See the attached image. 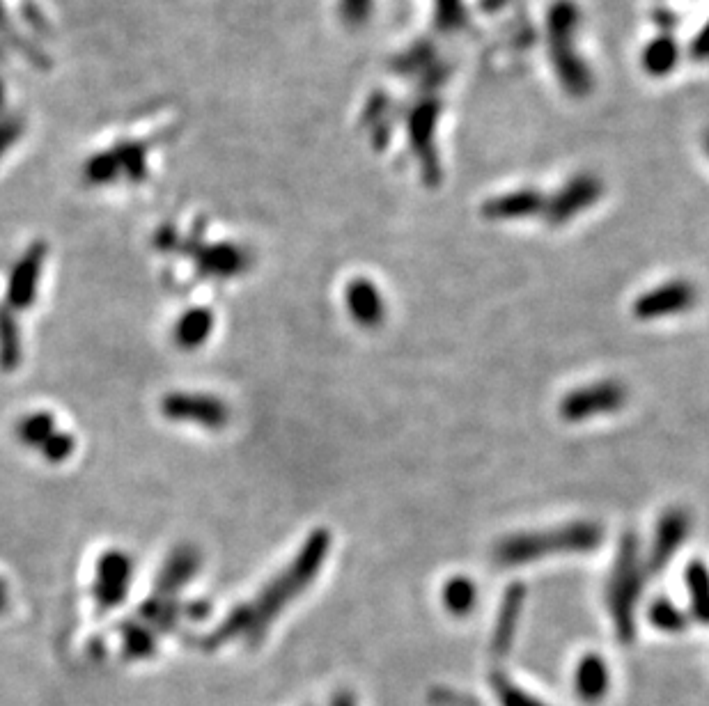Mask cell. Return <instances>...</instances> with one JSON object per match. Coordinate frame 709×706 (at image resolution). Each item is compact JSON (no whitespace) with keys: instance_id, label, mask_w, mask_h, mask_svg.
Segmentation results:
<instances>
[{"instance_id":"24","label":"cell","mask_w":709,"mask_h":706,"mask_svg":"<svg viewBox=\"0 0 709 706\" xmlns=\"http://www.w3.org/2000/svg\"><path fill=\"white\" fill-rule=\"evenodd\" d=\"M648 619L652 626H657L664 633H680L687 629V615L680 608H675L668 599H657L650 603Z\"/></svg>"},{"instance_id":"6","label":"cell","mask_w":709,"mask_h":706,"mask_svg":"<svg viewBox=\"0 0 709 706\" xmlns=\"http://www.w3.org/2000/svg\"><path fill=\"white\" fill-rule=\"evenodd\" d=\"M131 580H134V560L129 553L120 548L101 553L95 569V583H92V596H95L99 610H113L127 601Z\"/></svg>"},{"instance_id":"21","label":"cell","mask_w":709,"mask_h":706,"mask_svg":"<svg viewBox=\"0 0 709 706\" xmlns=\"http://www.w3.org/2000/svg\"><path fill=\"white\" fill-rule=\"evenodd\" d=\"M542 209V200L537 193H512L503 195V198H496L485 207V214L489 218H496V221H505V218H521V216H533Z\"/></svg>"},{"instance_id":"10","label":"cell","mask_w":709,"mask_h":706,"mask_svg":"<svg viewBox=\"0 0 709 706\" xmlns=\"http://www.w3.org/2000/svg\"><path fill=\"white\" fill-rule=\"evenodd\" d=\"M202 569V553L196 546L182 544L168 555L166 562L161 564L157 578H154V594L175 596L182 592Z\"/></svg>"},{"instance_id":"28","label":"cell","mask_w":709,"mask_h":706,"mask_svg":"<svg viewBox=\"0 0 709 706\" xmlns=\"http://www.w3.org/2000/svg\"><path fill=\"white\" fill-rule=\"evenodd\" d=\"M7 608H10V587L0 578V615H5Z\"/></svg>"},{"instance_id":"13","label":"cell","mask_w":709,"mask_h":706,"mask_svg":"<svg viewBox=\"0 0 709 706\" xmlns=\"http://www.w3.org/2000/svg\"><path fill=\"white\" fill-rule=\"evenodd\" d=\"M216 317L205 305H196L179 315L173 326V344L182 351H196L214 333Z\"/></svg>"},{"instance_id":"2","label":"cell","mask_w":709,"mask_h":706,"mask_svg":"<svg viewBox=\"0 0 709 706\" xmlns=\"http://www.w3.org/2000/svg\"><path fill=\"white\" fill-rule=\"evenodd\" d=\"M602 541V525L595 521H574L549 530L503 537L494 546V562L498 567H524V564L540 562L549 555L590 553L602 546Z\"/></svg>"},{"instance_id":"8","label":"cell","mask_w":709,"mask_h":706,"mask_svg":"<svg viewBox=\"0 0 709 706\" xmlns=\"http://www.w3.org/2000/svg\"><path fill=\"white\" fill-rule=\"evenodd\" d=\"M689 528L691 516L687 514V509L673 507L661 514V519L657 521V530H654L648 558H643L648 574H659V571L668 567V562L673 560V555L680 551L684 539H687Z\"/></svg>"},{"instance_id":"22","label":"cell","mask_w":709,"mask_h":706,"mask_svg":"<svg viewBox=\"0 0 709 706\" xmlns=\"http://www.w3.org/2000/svg\"><path fill=\"white\" fill-rule=\"evenodd\" d=\"M478 603V585L466 576H455L443 585V606L453 617H466Z\"/></svg>"},{"instance_id":"5","label":"cell","mask_w":709,"mask_h":706,"mask_svg":"<svg viewBox=\"0 0 709 706\" xmlns=\"http://www.w3.org/2000/svg\"><path fill=\"white\" fill-rule=\"evenodd\" d=\"M629 392L620 381H597L590 386L574 388L560 399L558 413L567 422H583L597 415L620 411L627 404Z\"/></svg>"},{"instance_id":"20","label":"cell","mask_w":709,"mask_h":706,"mask_svg":"<svg viewBox=\"0 0 709 706\" xmlns=\"http://www.w3.org/2000/svg\"><path fill=\"white\" fill-rule=\"evenodd\" d=\"M157 640L159 635L140 619L122 624V649L124 656L131 658V661H143V658L157 654Z\"/></svg>"},{"instance_id":"9","label":"cell","mask_w":709,"mask_h":706,"mask_svg":"<svg viewBox=\"0 0 709 706\" xmlns=\"http://www.w3.org/2000/svg\"><path fill=\"white\" fill-rule=\"evenodd\" d=\"M44 246H33L26 255L21 257L17 266L12 269L10 282H7V308L19 312L28 310L35 303L37 289H40L42 280V266H44Z\"/></svg>"},{"instance_id":"15","label":"cell","mask_w":709,"mask_h":706,"mask_svg":"<svg viewBox=\"0 0 709 706\" xmlns=\"http://www.w3.org/2000/svg\"><path fill=\"white\" fill-rule=\"evenodd\" d=\"M251 269V255L237 246L205 248L198 257V271L205 278H235Z\"/></svg>"},{"instance_id":"3","label":"cell","mask_w":709,"mask_h":706,"mask_svg":"<svg viewBox=\"0 0 709 706\" xmlns=\"http://www.w3.org/2000/svg\"><path fill=\"white\" fill-rule=\"evenodd\" d=\"M645 578L648 571L641 558V541L634 532H627L615 551V562L606 583V606H609L615 635L625 645L636 635V606L641 601Z\"/></svg>"},{"instance_id":"12","label":"cell","mask_w":709,"mask_h":706,"mask_svg":"<svg viewBox=\"0 0 709 706\" xmlns=\"http://www.w3.org/2000/svg\"><path fill=\"white\" fill-rule=\"evenodd\" d=\"M345 305L356 326L377 328L384 324L386 301L368 278H356L349 282L345 292Z\"/></svg>"},{"instance_id":"18","label":"cell","mask_w":709,"mask_h":706,"mask_svg":"<svg viewBox=\"0 0 709 706\" xmlns=\"http://www.w3.org/2000/svg\"><path fill=\"white\" fill-rule=\"evenodd\" d=\"M23 340L17 312L0 305V370L12 372L21 365Z\"/></svg>"},{"instance_id":"23","label":"cell","mask_w":709,"mask_h":706,"mask_svg":"<svg viewBox=\"0 0 709 706\" xmlns=\"http://www.w3.org/2000/svg\"><path fill=\"white\" fill-rule=\"evenodd\" d=\"M687 587L691 596V613L698 622L709 624V571L703 562L687 567Z\"/></svg>"},{"instance_id":"11","label":"cell","mask_w":709,"mask_h":706,"mask_svg":"<svg viewBox=\"0 0 709 706\" xmlns=\"http://www.w3.org/2000/svg\"><path fill=\"white\" fill-rule=\"evenodd\" d=\"M526 601V587L521 583H512L505 587L501 608H498L494 635H492V654L496 658L508 656L517 638V626L521 619V610H524Z\"/></svg>"},{"instance_id":"27","label":"cell","mask_w":709,"mask_h":706,"mask_svg":"<svg viewBox=\"0 0 709 706\" xmlns=\"http://www.w3.org/2000/svg\"><path fill=\"white\" fill-rule=\"evenodd\" d=\"M209 613H212V606H209L207 601H189L184 603V617L193 619V622H202V619H207Z\"/></svg>"},{"instance_id":"16","label":"cell","mask_w":709,"mask_h":706,"mask_svg":"<svg viewBox=\"0 0 709 706\" xmlns=\"http://www.w3.org/2000/svg\"><path fill=\"white\" fill-rule=\"evenodd\" d=\"M611 686V674L606 668V661L597 654L583 656L574 672V688L576 695L586 702H599L604 700Z\"/></svg>"},{"instance_id":"7","label":"cell","mask_w":709,"mask_h":706,"mask_svg":"<svg viewBox=\"0 0 709 706\" xmlns=\"http://www.w3.org/2000/svg\"><path fill=\"white\" fill-rule=\"evenodd\" d=\"M698 301V289L689 280H668L664 285L650 289L634 301V317L641 321L664 319L670 315H682L691 310Z\"/></svg>"},{"instance_id":"1","label":"cell","mask_w":709,"mask_h":706,"mask_svg":"<svg viewBox=\"0 0 709 706\" xmlns=\"http://www.w3.org/2000/svg\"><path fill=\"white\" fill-rule=\"evenodd\" d=\"M331 532L326 528H317L310 532L299 551L278 574L262 587L253 601L239 603L223 617V622L216 626L200 645L205 649H218L232 640H244L248 647H253L267 635L269 626L276 622L280 613L290 606L292 601L313 585L319 571H322L326 558L331 553Z\"/></svg>"},{"instance_id":"26","label":"cell","mask_w":709,"mask_h":706,"mask_svg":"<svg viewBox=\"0 0 709 706\" xmlns=\"http://www.w3.org/2000/svg\"><path fill=\"white\" fill-rule=\"evenodd\" d=\"M74 450H76V438L69 434V431L58 429L56 434L49 438V443L42 447L40 454L46 461H51V464H65L67 459H72Z\"/></svg>"},{"instance_id":"17","label":"cell","mask_w":709,"mask_h":706,"mask_svg":"<svg viewBox=\"0 0 709 706\" xmlns=\"http://www.w3.org/2000/svg\"><path fill=\"white\" fill-rule=\"evenodd\" d=\"M184 617V603L175 601V596L154 594L138 606V619L150 626L154 633H168L179 624Z\"/></svg>"},{"instance_id":"4","label":"cell","mask_w":709,"mask_h":706,"mask_svg":"<svg viewBox=\"0 0 709 706\" xmlns=\"http://www.w3.org/2000/svg\"><path fill=\"white\" fill-rule=\"evenodd\" d=\"M161 415L173 422H189L209 431H221L230 425V406L216 395L205 392H170L161 399Z\"/></svg>"},{"instance_id":"19","label":"cell","mask_w":709,"mask_h":706,"mask_svg":"<svg viewBox=\"0 0 709 706\" xmlns=\"http://www.w3.org/2000/svg\"><path fill=\"white\" fill-rule=\"evenodd\" d=\"M58 429H60L58 420L46 411H35V413L23 415V418L17 422V427H14L19 443H23L26 447H30V450H37V452H40L42 447L49 443V438L56 434Z\"/></svg>"},{"instance_id":"25","label":"cell","mask_w":709,"mask_h":706,"mask_svg":"<svg viewBox=\"0 0 709 706\" xmlns=\"http://www.w3.org/2000/svg\"><path fill=\"white\" fill-rule=\"evenodd\" d=\"M489 681H492L494 693L501 706H547L540 700H535L531 693H526L524 688H519L510 677H505L503 672H494Z\"/></svg>"},{"instance_id":"14","label":"cell","mask_w":709,"mask_h":706,"mask_svg":"<svg viewBox=\"0 0 709 706\" xmlns=\"http://www.w3.org/2000/svg\"><path fill=\"white\" fill-rule=\"evenodd\" d=\"M597 195L599 186L592 182V179H579V182L563 188V193L551 200V205L544 209V216H547L551 225L567 223L570 218L579 214V211L590 207L592 202L597 200Z\"/></svg>"}]
</instances>
